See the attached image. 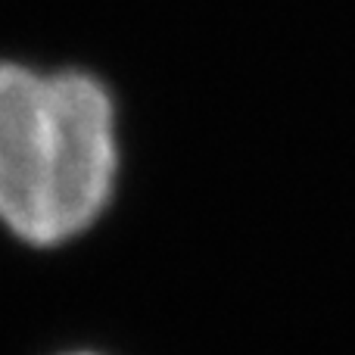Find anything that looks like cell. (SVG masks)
<instances>
[{"instance_id":"cell-1","label":"cell","mask_w":355,"mask_h":355,"mask_svg":"<svg viewBox=\"0 0 355 355\" xmlns=\"http://www.w3.org/2000/svg\"><path fill=\"white\" fill-rule=\"evenodd\" d=\"M119 172L116 106L85 69L0 62V225L56 246L100 218Z\"/></svg>"}]
</instances>
